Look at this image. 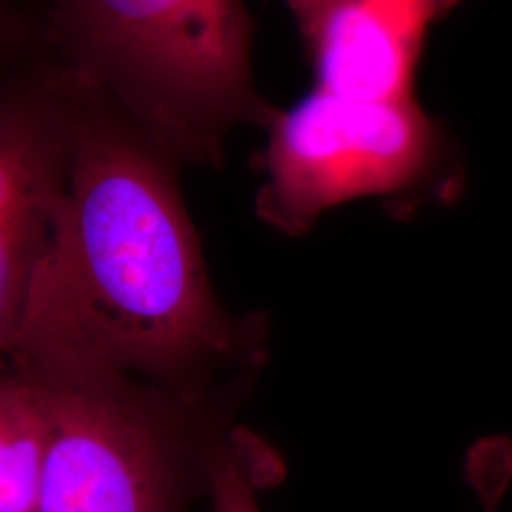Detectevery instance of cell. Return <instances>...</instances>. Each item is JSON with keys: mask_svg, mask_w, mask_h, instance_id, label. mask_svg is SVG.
<instances>
[{"mask_svg": "<svg viewBox=\"0 0 512 512\" xmlns=\"http://www.w3.org/2000/svg\"><path fill=\"white\" fill-rule=\"evenodd\" d=\"M67 76V188L4 363L31 378L107 372L186 395L232 393L260 363L262 321L230 315L213 291L181 167Z\"/></svg>", "mask_w": 512, "mask_h": 512, "instance_id": "6da1fadb", "label": "cell"}, {"mask_svg": "<svg viewBox=\"0 0 512 512\" xmlns=\"http://www.w3.org/2000/svg\"><path fill=\"white\" fill-rule=\"evenodd\" d=\"M40 23L55 61L179 167L222 164L236 129L274 118L245 0H44Z\"/></svg>", "mask_w": 512, "mask_h": 512, "instance_id": "7a4b0ae2", "label": "cell"}, {"mask_svg": "<svg viewBox=\"0 0 512 512\" xmlns=\"http://www.w3.org/2000/svg\"><path fill=\"white\" fill-rule=\"evenodd\" d=\"M31 378V376H25ZM48 397L38 512H186L207 494L230 397L107 372L31 378Z\"/></svg>", "mask_w": 512, "mask_h": 512, "instance_id": "3957f363", "label": "cell"}, {"mask_svg": "<svg viewBox=\"0 0 512 512\" xmlns=\"http://www.w3.org/2000/svg\"><path fill=\"white\" fill-rule=\"evenodd\" d=\"M260 165L256 217L302 236L336 205L385 198L397 205L458 194V165L416 99H355L315 88L275 112Z\"/></svg>", "mask_w": 512, "mask_h": 512, "instance_id": "277c9868", "label": "cell"}, {"mask_svg": "<svg viewBox=\"0 0 512 512\" xmlns=\"http://www.w3.org/2000/svg\"><path fill=\"white\" fill-rule=\"evenodd\" d=\"M459 0H332L310 42L317 88L355 99H414L429 29Z\"/></svg>", "mask_w": 512, "mask_h": 512, "instance_id": "5b68a950", "label": "cell"}, {"mask_svg": "<svg viewBox=\"0 0 512 512\" xmlns=\"http://www.w3.org/2000/svg\"><path fill=\"white\" fill-rule=\"evenodd\" d=\"M61 200L54 169L0 133V363L16 342Z\"/></svg>", "mask_w": 512, "mask_h": 512, "instance_id": "8992f818", "label": "cell"}, {"mask_svg": "<svg viewBox=\"0 0 512 512\" xmlns=\"http://www.w3.org/2000/svg\"><path fill=\"white\" fill-rule=\"evenodd\" d=\"M42 385L0 363V512H38L48 440Z\"/></svg>", "mask_w": 512, "mask_h": 512, "instance_id": "52a82bcc", "label": "cell"}, {"mask_svg": "<svg viewBox=\"0 0 512 512\" xmlns=\"http://www.w3.org/2000/svg\"><path fill=\"white\" fill-rule=\"evenodd\" d=\"M285 476V461L256 433L234 427L209 465L207 494L213 512H260L258 494Z\"/></svg>", "mask_w": 512, "mask_h": 512, "instance_id": "ba28073f", "label": "cell"}, {"mask_svg": "<svg viewBox=\"0 0 512 512\" xmlns=\"http://www.w3.org/2000/svg\"><path fill=\"white\" fill-rule=\"evenodd\" d=\"M465 476L482 512H497L512 482V439L497 435L478 440L467 452Z\"/></svg>", "mask_w": 512, "mask_h": 512, "instance_id": "9c48e42d", "label": "cell"}, {"mask_svg": "<svg viewBox=\"0 0 512 512\" xmlns=\"http://www.w3.org/2000/svg\"><path fill=\"white\" fill-rule=\"evenodd\" d=\"M42 46L40 21L0 0V74L8 73Z\"/></svg>", "mask_w": 512, "mask_h": 512, "instance_id": "30bf717a", "label": "cell"}, {"mask_svg": "<svg viewBox=\"0 0 512 512\" xmlns=\"http://www.w3.org/2000/svg\"><path fill=\"white\" fill-rule=\"evenodd\" d=\"M285 2L293 12L300 33L310 44L332 0H285Z\"/></svg>", "mask_w": 512, "mask_h": 512, "instance_id": "8fae6325", "label": "cell"}, {"mask_svg": "<svg viewBox=\"0 0 512 512\" xmlns=\"http://www.w3.org/2000/svg\"><path fill=\"white\" fill-rule=\"evenodd\" d=\"M4 2H8L10 6L18 8L19 12L29 14L33 18H40L42 4H44V0H4Z\"/></svg>", "mask_w": 512, "mask_h": 512, "instance_id": "7c38bea8", "label": "cell"}]
</instances>
